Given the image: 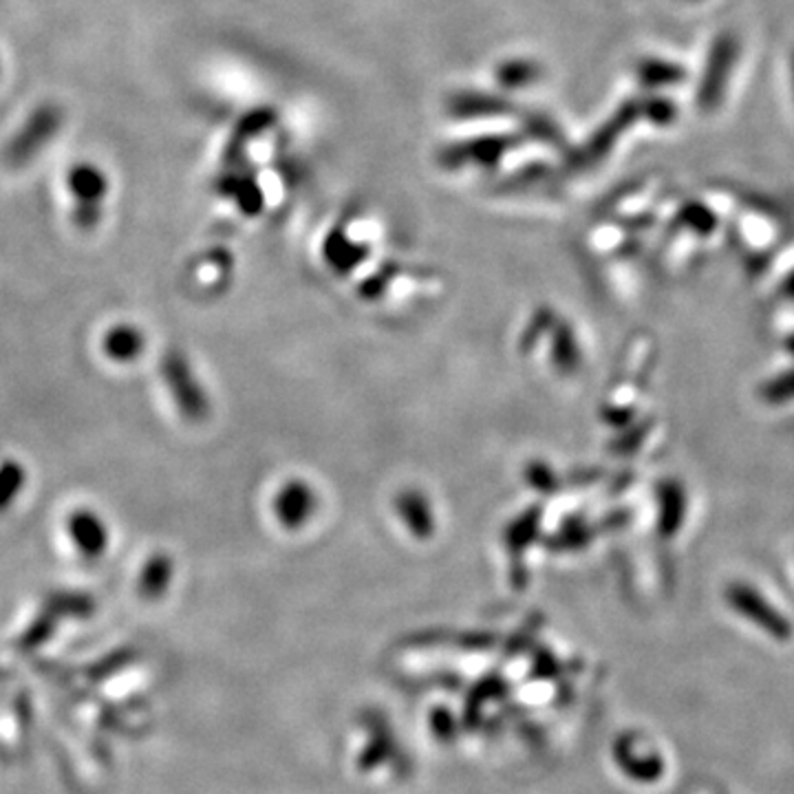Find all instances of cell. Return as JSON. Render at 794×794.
I'll return each instance as SVG.
<instances>
[{
  "instance_id": "2",
  "label": "cell",
  "mask_w": 794,
  "mask_h": 794,
  "mask_svg": "<svg viewBox=\"0 0 794 794\" xmlns=\"http://www.w3.org/2000/svg\"><path fill=\"white\" fill-rule=\"evenodd\" d=\"M730 604L743 613L752 624L763 629L770 637L785 642L792 635V626L783 613H779L761 593L750 587H732L730 589Z\"/></svg>"
},
{
  "instance_id": "6",
  "label": "cell",
  "mask_w": 794,
  "mask_h": 794,
  "mask_svg": "<svg viewBox=\"0 0 794 794\" xmlns=\"http://www.w3.org/2000/svg\"><path fill=\"white\" fill-rule=\"evenodd\" d=\"M790 79H792V95H794V51L790 57Z\"/></svg>"
},
{
  "instance_id": "4",
  "label": "cell",
  "mask_w": 794,
  "mask_h": 794,
  "mask_svg": "<svg viewBox=\"0 0 794 794\" xmlns=\"http://www.w3.org/2000/svg\"><path fill=\"white\" fill-rule=\"evenodd\" d=\"M101 353L104 357L117 362V364H128L132 360H137L143 351V333L132 326V324H115L110 326L104 335H101Z\"/></svg>"
},
{
  "instance_id": "1",
  "label": "cell",
  "mask_w": 794,
  "mask_h": 794,
  "mask_svg": "<svg viewBox=\"0 0 794 794\" xmlns=\"http://www.w3.org/2000/svg\"><path fill=\"white\" fill-rule=\"evenodd\" d=\"M737 55H739V42L732 33H721L715 40V44L710 46L708 62H706V68H704V75L699 82V93H697L699 106L704 110H712L721 101V97L726 93V84L732 73V66L737 62Z\"/></svg>"
},
{
  "instance_id": "5",
  "label": "cell",
  "mask_w": 794,
  "mask_h": 794,
  "mask_svg": "<svg viewBox=\"0 0 794 794\" xmlns=\"http://www.w3.org/2000/svg\"><path fill=\"white\" fill-rule=\"evenodd\" d=\"M68 187L73 190L77 201H82V221L90 225L97 216L95 203L101 198L106 187L104 176L93 165H82L73 170V174H68Z\"/></svg>"
},
{
  "instance_id": "3",
  "label": "cell",
  "mask_w": 794,
  "mask_h": 794,
  "mask_svg": "<svg viewBox=\"0 0 794 794\" xmlns=\"http://www.w3.org/2000/svg\"><path fill=\"white\" fill-rule=\"evenodd\" d=\"M66 534L75 549L86 558L99 556L108 545V532L104 529L99 516L90 509H75L73 514H68Z\"/></svg>"
}]
</instances>
